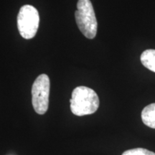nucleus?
I'll use <instances>...</instances> for the list:
<instances>
[{"label": "nucleus", "instance_id": "6", "mask_svg": "<svg viewBox=\"0 0 155 155\" xmlns=\"http://www.w3.org/2000/svg\"><path fill=\"white\" fill-rule=\"evenodd\" d=\"M141 62L145 68L155 73V50H146L141 53Z\"/></svg>", "mask_w": 155, "mask_h": 155}, {"label": "nucleus", "instance_id": "3", "mask_svg": "<svg viewBox=\"0 0 155 155\" xmlns=\"http://www.w3.org/2000/svg\"><path fill=\"white\" fill-rule=\"evenodd\" d=\"M17 28L23 38H33L38 32L40 16L35 7L30 5L22 6L17 15Z\"/></svg>", "mask_w": 155, "mask_h": 155}, {"label": "nucleus", "instance_id": "4", "mask_svg": "<svg viewBox=\"0 0 155 155\" xmlns=\"http://www.w3.org/2000/svg\"><path fill=\"white\" fill-rule=\"evenodd\" d=\"M50 82L46 74L37 78L32 87V103L35 111L40 115L47 112L49 106Z\"/></svg>", "mask_w": 155, "mask_h": 155}, {"label": "nucleus", "instance_id": "5", "mask_svg": "<svg viewBox=\"0 0 155 155\" xmlns=\"http://www.w3.org/2000/svg\"><path fill=\"white\" fill-rule=\"evenodd\" d=\"M141 119L147 127L155 129V103L147 106L142 110Z\"/></svg>", "mask_w": 155, "mask_h": 155}, {"label": "nucleus", "instance_id": "7", "mask_svg": "<svg viewBox=\"0 0 155 155\" xmlns=\"http://www.w3.org/2000/svg\"><path fill=\"white\" fill-rule=\"evenodd\" d=\"M121 155H155V153L143 148H135L125 151Z\"/></svg>", "mask_w": 155, "mask_h": 155}, {"label": "nucleus", "instance_id": "1", "mask_svg": "<svg viewBox=\"0 0 155 155\" xmlns=\"http://www.w3.org/2000/svg\"><path fill=\"white\" fill-rule=\"evenodd\" d=\"M71 110L75 116L92 114L99 107V98L94 90L86 86L76 87L72 92Z\"/></svg>", "mask_w": 155, "mask_h": 155}, {"label": "nucleus", "instance_id": "2", "mask_svg": "<svg viewBox=\"0 0 155 155\" xmlns=\"http://www.w3.org/2000/svg\"><path fill=\"white\" fill-rule=\"evenodd\" d=\"M75 17L78 27L83 35L88 39H94L97 33L98 23L91 2L78 0Z\"/></svg>", "mask_w": 155, "mask_h": 155}]
</instances>
